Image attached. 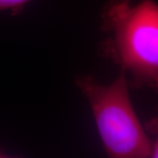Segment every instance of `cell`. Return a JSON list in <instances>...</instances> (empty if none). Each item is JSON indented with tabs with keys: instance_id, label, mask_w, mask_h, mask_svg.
<instances>
[{
	"instance_id": "obj_2",
	"label": "cell",
	"mask_w": 158,
	"mask_h": 158,
	"mask_svg": "<svg viewBox=\"0 0 158 158\" xmlns=\"http://www.w3.org/2000/svg\"><path fill=\"white\" fill-rule=\"evenodd\" d=\"M75 84L90 104L103 147L110 157H151V140L132 105L124 72L108 85L83 74L75 78Z\"/></svg>"
},
{
	"instance_id": "obj_3",
	"label": "cell",
	"mask_w": 158,
	"mask_h": 158,
	"mask_svg": "<svg viewBox=\"0 0 158 158\" xmlns=\"http://www.w3.org/2000/svg\"><path fill=\"white\" fill-rule=\"evenodd\" d=\"M144 128L148 135L153 136L151 140V157L158 158V106L152 118L146 122Z\"/></svg>"
},
{
	"instance_id": "obj_4",
	"label": "cell",
	"mask_w": 158,
	"mask_h": 158,
	"mask_svg": "<svg viewBox=\"0 0 158 158\" xmlns=\"http://www.w3.org/2000/svg\"><path fill=\"white\" fill-rule=\"evenodd\" d=\"M32 0H0V11H11L17 14Z\"/></svg>"
},
{
	"instance_id": "obj_1",
	"label": "cell",
	"mask_w": 158,
	"mask_h": 158,
	"mask_svg": "<svg viewBox=\"0 0 158 158\" xmlns=\"http://www.w3.org/2000/svg\"><path fill=\"white\" fill-rule=\"evenodd\" d=\"M102 56L119 66L130 86L158 93V4L109 0L102 11Z\"/></svg>"
}]
</instances>
